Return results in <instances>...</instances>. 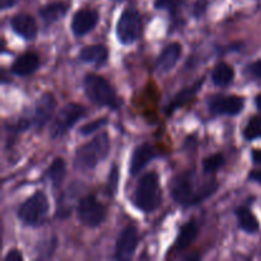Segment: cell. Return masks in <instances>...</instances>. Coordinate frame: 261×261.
Segmentation results:
<instances>
[{
  "mask_svg": "<svg viewBox=\"0 0 261 261\" xmlns=\"http://www.w3.org/2000/svg\"><path fill=\"white\" fill-rule=\"evenodd\" d=\"M195 171H186L172 178L171 182V196L176 203L182 206H193L213 195L218 189V184L214 180L196 185Z\"/></svg>",
  "mask_w": 261,
  "mask_h": 261,
  "instance_id": "obj_1",
  "label": "cell"
},
{
  "mask_svg": "<svg viewBox=\"0 0 261 261\" xmlns=\"http://www.w3.org/2000/svg\"><path fill=\"white\" fill-rule=\"evenodd\" d=\"M133 203L144 213L154 212L162 203V191L160 186V178L155 172H148L143 176L135 189Z\"/></svg>",
  "mask_w": 261,
  "mask_h": 261,
  "instance_id": "obj_2",
  "label": "cell"
},
{
  "mask_svg": "<svg viewBox=\"0 0 261 261\" xmlns=\"http://www.w3.org/2000/svg\"><path fill=\"white\" fill-rule=\"evenodd\" d=\"M110 147L111 144H110L109 134L102 133L91 142L86 143L76 149L74 165L81 171L93 170L101 161L109 155Z\"/></svg>",
  "mask_w": 261,
  "mask_h": 261,
  "instance_id": "obj_3",
  "label": "cell"
},
{
  "mask_svg": "<svg viewBox=\"0 0 261 261\" xmlns=\"http://www.w3.org/2000/svg\"><path fill=\"white\" fill-rule=\"evenodd\" d=\"M87 97L97 106H106L117 110L121 105L116 92L106 78L97 74H87L83 82Z\"/></svg>",
  "mask_w": 261,
  "mask_h": 261,
  "instance_id": "obj_4",
  "label": "cell"
},
{
  "mask_svg": "<svg viewBox=\"0 0 261 261\" xmlns=\"http://www.w3.org/2000/svg\"><path fill=\"white\" fill-rule=\"evenodd\" d=\"M48 213L47 196L42 191H36L18 209V218L25 226H40Z\"/></svg>",
  "mask_w": 261,
  "mask_h": 261,
  "instance_id": "obj_5",
  "label": "cell"
},
{
  "mask_svg": "<svg viewBox=\"0 0 261 261\" xmlns=\"http://www.w3.org/2000/svg\"><path fill=\"white\" fill-rule=\"evenodd\" d=\"M143 31L142 15L134 8H127L121 13L116 25L117 38L124 45H130L140 37Z\"/></svg>",
  "mask_w": 261,
  "mask_h": 261,
  "instance_id": "obj_6",
  "label": "cell"
},
{
  "mask_svg": "<svg viewBox=\"0 0 261 261\" xmlns=\"http://www.w3.org/2000/svg\"><path fill=\"white\" fill-rule=\"evenodd\" d=\"M86 115V109L78 103H68L60 110L56 117L54 119L50 129L51 139L65 135L82 117Z\"/></svg>",
  "mask_w": 261,
  "mask_h": 261,
  "instance_id": "obj_7",
  "label": "cell"
},
{
  "mask_svg": "<svg viewBox=\"0 0 261 261\" xmlns=\"http://www.w3.org/2000/svg\"><path fill=\"white\" fill-rule=\"evenodd\" d=\"M76 214L82 224L87 227H98L106 218V208L99 203L94 195H87L81 199L76 206Z\"/></svg>",
  "mask_w": 261,
  "mask_h": 261,
  "instance_id": "obj_8",
  "label": "cell"
},
{
  "mask_svg": "<svg viewBox=\"0 0 261 261\" xmlns=\"http://www.w3.org/2000/svg\"><path fill=\"white\" fill-rule=\"evenodd\" d=\"M245 99L240 96H217L209 101V110L214 115L234 116L244 110Z\"/></svg>",
  "mask_w": 261,
  "mask_h": 261,
  "instance_id": "obj_9",
  "label": "cell"
},
{
  "mask_svg": "<svg viewBox=\"0 0 261 261\" xmlns=\"http://www.w3.org/2000/svg\"><path fill=\"white\" fill-rule=\"evenodd\" d=\"M139 244V236L138 229L135 226H127L124 231L120 233L116 241V255L115 257L119 260H129L134 256L135 250Z\"/></svg>",
  "mask_w": 261,
  "mask_h": 261,
  "instance_id": "obj_10",
  "label": "cell"
},
{
  "mask_svg": "<svg viewBox=\"0 0 261 261\" xmlns=\"http://www.w3.org/2000/svg\"><path fill=\"white\" fill-rule=\"evenodd\" d=\"M56 109V99L51 93H45L40 97L35 106L32 117V125L37 130L42 129L46 124L51 120Z\"/></svg>",
  "mask_w": 261,
  "mask_h": 261,
  "instance_id": "obj_11",
  "label": "cell"
},
{
  "mask_svg": "<svg viewBox=\"0 0 261 261\" xmlns=\"http://www.w3.org/2000/svg\"><path fill=\"white\" fill-rule=\"evenodd\" d=\"M98 23V13L93 9H81L74 14L71 20V31L75 36L82 37L94 30Z\"/></svg>",
  "mask_w": 261,
  "mask_h": 261,
  "instance_id": "obj_12",
  "label": "cell"
},
{
  "mask_svg": "<svg viewBox=\"0 0 261 261\" xmlns=\"http://www.w3.org/2000/svg\"><path fill=\"white\" fill-rule=\"evenodd\" d=\"M10 27L18 36L24 40H33L37 36L38 28L35 18L25 13L14 15L10 19Z\"/></svg>",
  "mask_w": 261,
  "mask_h": 261,
  "instance_id": "obj_13",
  "label": "cell"
},
{
  "mask_svg": "<svg viewBox=\"0 0 261 261\" xmlns=\"http://www.w3.org/2000/svg\"><path fill=\"white\" fill-rule=\"evenodd\" d=\"M38 68H40L38 55L32 51H28L15 59L12 65V71L18 76H28L35 73Z\"/></svg>",
  "mask_w": 261,
  "mask_h": 261,
  "instance_id": "obj_14",
  "label": "cell"
},
{
  "mask_svg": "<svg viewBox=\"0 0 261 261\" xmlns=\"http://www.w3.org/2000/svg\"><path fill=\"white\" fill-rule=\"evenodd\" d=\"M181 53H182V47L178 42H172L167 45L158 56L157 68L163 73L172 70L180 60Z\"/></svg>",
  "mask_w": 261,
  "mask_h": 261,
  "instance_id": "obj_15",
  "label": "cell"
},
{
  "mask_svg": "<svg viewBox=\"0 0 261 261\" xmlns=\"http://www.w3.org/2000/svg\"><path fill=\"white\" fill-rule=\"evenodd\" d=\"M154 157V148L148 143H144V144L135 148L132 155V162H130V175H138Z\"/></svg>",
  "mask_w": 261,
  "mask_h": 261,
  "instance_id": "obj_16",
  "label": "cell"
},
{
  "mask_svg": "<svg viewBox=\"0 0 261 261\" xmlns=\"http://www.w3.org/2000/svg\"><path fill=\"white\" fill-rule=\"evenodd\" d=\"M198 234L199 226L196 224V222L194 221V219H191L190 222H188V223H185L181 227L175 245H173V250H175V251H182V250L188 249V247L195 241Z\"/></svg>",
  "mask_w": 261,
  "mask_h": 261,
  "instance_id": "obj_17",
  "label": "cell"
},
{
  "mask_svg": "<svg viewBox=\"0 0 261 261\" xmlns=\"http://www.w3.org/2000/svg\"><path fill=\"white\" fill-rule=\"evenodd\" d=\"M204 82H205V78L203 76V78L199 79L198 82H195L193 86L188 87V88H184L182 91L178 92L175 96V98L172 99V102L167 106V114L171 115L173 111H176L177 109L182 107L184 105L189 103V102L196 96V93H198L199 89L201 88V84H203Z\"/></svg>",
  "mask_w": 261,
  "mask_h": 261,
  "instance_id": "obj_18",
  "label": "cell"
},
{
  "mask_svg": "<svg viewBox=\"0 0 261 261\" xmlns=\"http://www.w3.org/2000/svg\"><path fill=\"white\" fill-rule=\"evenodd\" d=\"M79 59L84 63L96 64V65H102L109 59V50L103 45H92L86 46L83 50L79 53Z\"/></svg>",
  "mask_w": 261,
  "mask_h": 261,
  "instance_id": "obj_19",
  "label": "cell"
},
{
  "mask_svg": "<svg viewBox=\"0 0 261 261\" xmlns=\"http://www.w3.org/2000/svg\"><path fill=\"white\" fill-rule=\"evenodd\" d=\"M236 217H237V221H239V226L241 227L242 231L251 234L259 232L260 229L259 221H257L256 217L252 214V212L250 211L247 206H240V208H237Z\"/></svg>",
  "mask_w": 261,
  "mask_h": 261,
  "instance_id": "obj_20",
  "label": "cell"
},
{
  "mask_svg": "<svg viewBox=\"0 0 261 261\" xmlns=\"http://www.w3.org/2000/svg\"><path fill=\"white\" fill-rule=\"evenodd\" d=\"M234 79V70L231 65L226 63H219L212 73V81L216 86L226 87L231 84Z\"/></svg>",
  "mask_w": 261,
  "mask_h": 261,
  "instance_id": "obj_21",
  "label": "cell"
},
{
  "mask_svg": "<svg viewBox=\"0 0 261 261\" xmlns=\"http://www.w3.org/2000/svg\"><path fill=\"white\" fill-rule=\"evenodd\" d=\"M66 173V163L63 158L58 157L54 160V162L48 166L46 175H47L48 180L53 184L54 188H59L63 184L64 177Z\"/></svg>",
  "mask_w": 261,
  "mask_h": 261,
  "instance_id": "obj_22",
  "label": "cell"
},
{
  "mask_svg": "<svg viewBox=\"0 0 261 261\" xmlns=\"http://www.w3.org/2000/svg\"><path fill=\"white\" fill-rule=\"evenodd\" d=\"M68 12V5L64 3H53L47 4L40 9V15L47 24L56 22L58 19L63 18Z\"/></svg>",
  "mask_w": 261,
  "mask_h": 261,
  "instance_id": "obj_23",
  "label": "cell"
},
{
  "mask_svg": "<svg viewBox=\"0 0 261 261\" xmlns=\"http://www.w3.org/2000/svg\"><path fill=\"white\" fill-rule=\"evenodd\" d=\"M244 138L249 142L261 138V117L252 116L244 129Z\"/></svg>",
  "mask_w": 261,
  "mask_h": 261,
  "instance_id": "obj_24",
  "label": "cell"
},
{
  "mask_svg": "<svg viewBox=\"0 0 261 261\" xmlns=\"http://www.w3.org/2000/svg\"><path fill=\"white\" fill-rule=\"evenodd\" d=\"M224 162H226V160H224L222 153H216V154L209 155V157H206L203 161L204 173H206V175H213L214 172H217L224 165Z\"/></svg>",
  "mask_w": 261,
  "mask_h": 261,
  "instance_id": "obj_25",
  "label": "cell"
},
{
  "mask_svg": "<svg viewBox=\"0 0 261 261\" xmlns=\"http://www.w3.org/2000/svg\"><path fill=\"white\" fill-rule=\"evenodd\" d=\"M106 124H107V117H99V119L88 122V124H86L84 126H82L81 134L82 135H91L92 133H94L96 130L101 129V127L105 126Z\"/></svg>",
  "mask_w": 261,
  "mask_h": 261,
  "instance_id": "obj_26",
  "label": "cell"
},
{
  "mask_svg": "<svg viewBox=\"0 0 261 261\" xmlns=\"http://www.w3.org/2000/svg\"><path fill=\"white\" fill-rule=\"evenodd\" d=\"M182 3V0H155V8L157 9H177L178 5Z\"/></svg>",
  "mask_w": 261,
  "mask_h": 261,
  "instance_id": "obj_27",
  "label": "cell"
},
{
  "mask_svg": "<svg viewBox=\"0 0 261 261\" xmlns=\"http://www.w3.org/2000/svg\"><path fill=\"white\" fill-rule=\"evenodd\" d=\"M117 178H119V171H117L116 166H114V167L111 168V172H110V178H109V193H110V195H114L115 191H116Z\"/></svg>",
  "mask_w": 261,
  "mask_h": 261,
  "instance_id": "obj_28",
  "label": "cell"
},
{
  "mask_svg": "<svg viewBox=\"0 0 261 261\" xmlns=\"http://www.w3.org/2000/svg\"><path fill=\"white\" fill-rule=\"evenodd\" d=\"M206 5H208V2H206V0H198V2L193 5V14L195 15L196 18L203 15L206 10Z\"/></svg>",
  "mask_w": 261,
  "mask_h": 261,
  "instance_id": "obj_29",
  "label": "cell"
},
{
  "mask_svg": "<svg viewBox=\"0 0 261 261\" xmlns=\"http://www.w3.org/2000/svg\"><path fill=\"white\" fill-rule=\"evenodd\" d=\"M247 71H249L252 76H256V78L261 79V60H257L255 61V63L250 64V65L247 66Z\"/></svg>",
  "mask_w": 261,
  "mask_h": 261,
  "instance_id": "obj_30",
  "label": "cell"
},
{
  "mask_svg": "<svg viewBox=\"0 0 261 261\" xmlns=\"http://www.w3.org/2000/svg\"><path fill=\"white\" fill-rule=\"evenodd\" d=\"M5 261H22L23 255L19 250H9L7 255H5Z\"/></svg>",
  "mask_w": 261,
  "mask_h": 261,
  "instance_id": "obj_31",
  "label": "cell"
},
{
  "mask_svg": "<svg viewBox=\"0 0 261 261\" xmlns=\"http://www.w3.org/2000/svg\"><path fill=\"white\" fill-rule=\"evenodd\" d=\"M249 178L251 181H255V182L260 184L261 185V171H257V170H254L250 172L249 175Z\"/></svg>",
  "mask_w": 261,
  "mask_h": 261,
  "instance_id": "obj_32",
  "label": "cell"
},
{
  "mask_svg": "<svg viewBox=\"0 0 261 261\" xmlns=\"http://www.w3.org/2000/svg\"><path fill=\"white\" fill-rule=\"evenodd\" d=\"M252 162L256 163V165H261V149H255L251 153Z\"/></svg>",
  "mask_w": 261,
  "mask_h": 261,
  "instance_id": "obj_33",
  "label": "cell"
},
{
  "mask_svg": "<svg viewBox=\"0 0 261 261\" xmlns=\"http://www.w3.org/2000/svg\"><path fill=\"white\" fill-rule=\"evenodd\" d=\"M17 2H18V0H3V2H2V9L12 8L13 5H14Z\"/></svg>",
  "mask_w": 261,
  "mask_h": 261,
  "instance_id": "obj_34",
  "label": "cell"
},
{
  "mask_svg": "<svg viewBox=\"0 0 261 261\" xmlns=\"http://www.w3.org/2000/svg\"><path fill=\"white\" fill-rule=\"evenodd\" d=\"M255 102H256V106H257V109H259V111L261 112V93L259 94V96L256 97V99H255Z\"/></svg>",
  "mask_w": 261,
  "mask_h": 261,
  "instance_id": "obj_35",
  "label": "cell"
}]
</instances>
